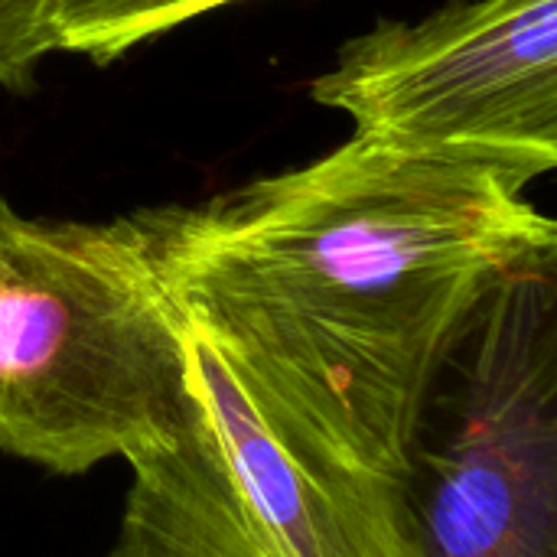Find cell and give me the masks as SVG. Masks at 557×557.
<instances>
[{
    "instance_id": "cell-1",
    "label": "cell",
    "mask_w": 557,
    "mask_h": 557,
    "mask_svg": "<svg viewBox=\"0 0 557 557\" xmlns=\"http://www.w3.org/2000/svg\"><path fill=\"white\" fill-rule=\"evenodd\" d=\"M153 268L271 411L401 480L434 382L490 287L557 248L509 173L352 137L199 206L134 212Z\"/></svg>"
},
{
    "instance_id": "cell-2",
    "label": "cell",
    "mask_w": 557,
    "mask_h": 557,
    "mask_svg": "<svg viewBox=\"0 0 557 557\" xmlns=\"http://www.w3.org/2000/svg\"><path fill=\"white\" fill-rule=\"evenodd\" d=\"M193 408L186 320L134 222L0 202V454L55 476L170 447Z\"/></svg>"
},
{
    "instance_id": "cell-3",
    "label": "cell",
    "mask_w": 557,
    "mask_h": 557,
    "mask_svg": "<svg viewBox=\"0 0 557 557\" xmlns=\"http://www.w3.org/2000/svg\"><path fill=\"white\" fill-rule=\"evenodd\" d=\"M411 557H557V248L480 300L401 476Z\"/></svg>"
},
{
    "instance_id": "cell-4",
    "label": "cell",
    "mask_w": 557,
    "mask_h": 557,
    "mask_svg": "<svg viewBox=\"0 0 557 557\" xmlns=\"http://www.w3.org/2000/svg\"><path fill=\"white\" fill-rule=\"evenodd\" d=\"M310 91L359 137L470 157L529 186L557 163V0H454L379 23Z\"/></svg>"
},
{
    "instance_id": "cell-5",
    "label": "cell",
    "mask_w": 557,
    "mask_h": 557,
    "mask_svg": "<svg viewBox=\"0 0 557 557\" xmlns=\"http://www.w3.org/2000/svg\"><path fill=\"white\" fill-rule=\"evenodd\" d=\"M189 379L258 532L277 557H411L401 480L369 473L264 408L186 323Z\"/></svg>"
},
{
    "instance_id": "cell-6",
    "label": "cell",
    "mask_w": 557,
    "mask_h": 557,
    "mask_svg": "<svg viewBox=\"0 0 557 557\" xmlns=\"http://www.w3.org/2000/svg\"><path fill=\"white\" fill-rule=\"evenodd\" d=\"M127 467L124 516L104 557H277L235 490L196 388L176 441Z\"/></svg>"
},
{
    "instance_id": "cell-7",
    "label": "cell",
    "mask_w": 557,
    "mask_h": 557,
    "mask_svg": "<svg viewBox=\"0 0 557 557\" xmlns=\"http://www.w3.org/2000/svg\"><path fill=\"white\" fill-rule=\"evenodd\" d=\"M228 3L238 0H52L49 26L55 49L111 62L140 42Z\"/></svg>"
},
{
    "instance_id": "cell-8",
    "label": "cell",
    "mask_w": 557,
    "mask_h": 557,
    "mask_svg": "<svg viewBox=\"0 0 557 557\" xmlns=\"http://www.w3.org/2000/svg\"><path fill=\"white\" fill-rule=\"evenodd\" d=\"M52 0H0V85H29L36 65L55 49L49 26Z\"/></svg>"
}]
</instances>
